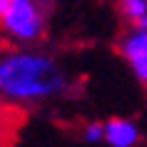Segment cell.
I'll return each instance as SVG.
<instances>
[{"mask_svg": "<svg viewBox=\"0 0 147 147\" xmlns=\"http://www.w3.org/2000/svg\"><path fill=\"white\" fill-rule=\"evenodd\" d=\"M80 78L55 50L42 45L0 47V105L38 110L70 100Z\"/></svg>", "mask_w": 147, "mask_h": 147, "instance_id": "obj_1", "label": "cell"}, {"mask_svg": "<svg viewBox=\"0 0 147 147\" xmlns=\"http://www.w3.org/2000/svg\"><path fill=\"white\" fill-rule=\"evenodd\" d=\"M47 35V5L38 0H13L0 15V40L13 47L42 45Z\"/></svg>", "mask_w": 147, "mask_h": 147, "instance_id": "obj_2", "label": "cell"}, {"mask_svg": "<svg viewBox=\"0 0 147 147\" xmlns=\"http://www.w3.org/2000/svg\"><path fill=\"white\" fill-rule=\"evenodd\" d=\"M117 53L137 80V85L147 92V30L127 28L117 40Z\"/></svg>", "mask_w": 147, "mask_h": 147, "instance_id": "obj_3", "label": "cell"}, {"mask_svg": "<svg viewBox=\"0 0 147 147\" xmlns=\"http://www.w3.org/2000/svg\"><path fill=\"white\" fill-rule=\"evenodd\" d=\"M142 127L130 117H110L105 120V145L107 147H140Z\"/></svg>", "mask_w": 147, "mask_h": 147, "instance_id": "obj_4", "label": "cell"}, {"mask_svg": "<svg viewBox=\"0 0 147 147\" xmlns=\"http://www.w3.org/2000/svg\"><path fill=\"white\" fill-rule=\"evenodd\" d=\"M115 8L127 28L147 30V0H115Z\"/></svg>", "mask_w": 147, "mask_h": 147, "instance_id": "obj_5", "label": "cell"}, {"mask_svg": "<svg viewBox=\"0 0 147 147\" xmlns=\"http://www.w3.org/2000/svg\"><path fill=\"white\" fill-rule=\"evenodd\" d=\"M80 140L85 145H105V122L97 120H87L80 127Z\"/></svg>", "mask_w": 147, "mask_h": 147, "instance_id": "obj_6", "label": "cell"}, {"mask_svg": "<svg viewBox=\"0 0 147 147\" xmlns=\"http://www.w3.org/2000/svg\"><path fill=\"white\" fill-rule=\"evenodd\" d=\"M10 3H13V0H0V15H3V13L10 8Z\"/></svg>", "mask_w": 147, "mask_h": 147, "instance_id": "obj_7", "label": "cell"}, {"mask_svg": "<svg viewBox=\"0 0 147 147\" xmlns=\"http://www.w3.org/2000/svg\"><path fill=\"white\" fill-rule=\"evenodd\" d=\"M38 3H42V5H50V3H53V0H38Z\"/></svg>", "mask_w": 147, "mask_h": 147, "instance_id": "obj_8", "label": "cell"}]
</instances>
